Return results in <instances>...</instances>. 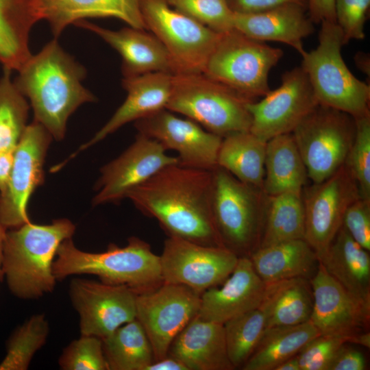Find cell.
<instances>
[{
	"mask_svg": "<svg viewBox=\"0 0 370 370\" xmlns=\"http://www.w3.org/2000/svg\"><path fill=\"white\" fill-rule=\"evenodd\" d=\"M212 171L173 164L131 190L126 198L156 219L169 236L223 246L212 214Z\"/></svg>",
	"mask_w": 370,
	"mask_h": 370,
	"instance_id": "cell-1",
	"label": "cell"
},
{
	"mask_svg": "<svg viewBox=\"0 0 370 370\" xmlns=\"http://www.w3.org/2000/svg\"><path fill=\"white\" fill-rule=\"evenodd\" d=\"M17 72L14 83L29 100L34 121L56 140L64 138L70 116L82 104L96 101L83 86L85 68L63 49L56 38L32 54Z\"/></svg>",
	"mask_w": 370,
	"mask_h": 370,
	"instance_id": "cell-2",
	"label": "cell"
},
{
	"mask_svg": "<svg viewBox=\"0 0 370 370\" xmlns=\"http://www.w3.org/2000/svg\"><path fill=\"white\" fill-rule=\"evenodd\" d=\"M75 232V224L64 218L47 225L29 221L7 231L2 271L12 294L29 300L52 293L58 282L53 273L57 249Z\"/></svg>",
	"mask_w": 370,
	"mask_h": 370,
	"instance_id": "cell-3",
	"label": "cell"
},
{
	"mask_svg": "<svg viewBox=\"0 0 370 370\" xmlns=\"http://www.w3.org/2000/svg\"><path fill=\"white\" fill-rule=\"evenodd\" d=\"M53 273L57 281L74 275H93L103 283L127 286L138 293L163 283L160 256L136 236L130 237L124 247L111 243L97 253L82 251L72 238L66 239L57 249Z\"/></svg>",
	"mask_w": 370,
	"mask_h": 370,
	"instance_id": "cell-4",
	"label": "cell"
},
{
	"mask_svg": "<svg viewBox=\"0 0 370 370\" xmlns=\"http://www.w3.org/2000/svg\"><path fill=\"white\" fill-rule=\"evenodd\" d=\"M252 100L204 74L173 75L166 109L183 114L207 131L222 138L249 131Z\"/></svg>",
	"mask_w": 370,
	"mask_h": 370,
	"instance_id": "cell-5",
	"label": "cell"
},
{
	"mask_svg": "<svg viewBox=\"0 0 370 370\" xmlns=\"http://www.w3.org/2000/svg\"><path fill=\"white\" fill-rule=\"evenodd\" d=\"M321 25L318 45L306 51L301 64L318 103L354 118L370 114V86L356 77L344 62L341 28L336 22Z\"/></svg>",
	"mask_w": 370,
	"mask_h": 370,
	"instance_id": "cell-6",
	"label": "cell"
},
{
	"mask_svg": "<svg viewBox=\"0 0 370 370\" xmlns=\"http://www.w3.org/2000/svg\"><path fill=\"white\" fill-rule=\"evenodd\" d=\"M212 176L211 209L220 241L238 257L249 256L260 246L267 195L219 166Z\"/></svg>",
	"mask_w": 370,
	"mask_h": 370,
	"instance_id": "cell-7",
	"label": "cell"
},
{
	"mask_svg": "<svg viewBox=\"0 0 370 370\" xmlns=\"http://www.w3.org/2000/svg\"><path fill=\"white\" fill-rule=\"evenodd\" d=\"M283 54L233 28L220 34L202 73L256 101L270 91V71Z\"/></svg>",
	"mask_w": 370,
	"mask_h": 370,
	"instance_id": "cell-8",
	"label": "cell"
},
{
	"mask_svg": "<svg viewBox=\"0 0 370 370\" xmlns=\"http://www.w3.org/2000/svg\"><path fill=\"white\" fill-rule=\"evenodd\" d=\"M355 133L352 116L320 104L294 129L291 134L313 184L326 180L345 163Z\"/></svg>",
	"mask_w": 370,
	"mask_h": 370,
	"instance_id": "cell-9",
	"label": "cell"
},
{
	"mask_svg": "<svg viewBox=\"0 0 370 370\" xmlns=\"http://www.w3.org/2000/svg\"><path fill=\"white\" fill-rule=\"evenodd\" d=\"M147 29L169 53L176 73H203L220 34L173 8L166 0H140Z\"/></svg>",
	"mask_w": 370,
	"mask_h": 370,
	"instance_id": "cell-10",
	"label": "cell"
},
{
	"mask_svg": "<svg viewBox=\"0 0 370 370\" xmlns=\"http://www.w3.org/2000/svg\"><path fill=\"white\" fill-rule=\"evenodd\" d=\"M238 258L223 246L169 236L160 256L163 282L184 285L201 295L222 284L234 271Z\"/></svg>",
	"mask_w": 370,
	"mask_h": 370,
	"instance_id": "cell-11",
	"label": "cell"
},
{
	"mask_svg": "<svg viewBox=\"0 0 370 370\" xmlns=\"http://www.w3.org/2000/svg\"><path fill=\"white\" fill-rule=\"evenodd\" d=\"M200 294L181 284L163 282L137 293L136 319L151 343L154 360L168 355L178 333L198 313Z\"/></svg>",
	"mask_w": 370,
	"mask_h": 370,
	"instance_id": "cell-12",
	"label": "cell"
},
{
	"mask_svg": "<svg viewBox=\"0 0 370 370\" xmlns=\"http://www.w3.org/2000/svg\"><path fill=\"white\" fill-rule=\"evenodd\" d=\"M302 190L304 239L319 260L343 224L351 204L360 197L358 186L344 163L333 175Z\"/></svg>",
	"mask_w": 370,
	"mask_h": 370,
	"instance_id": "cell-13",
	"label": "cell"
},
{
	"mask_svg": "<svg viewBox=\"0 0 370 370\" xmlns=\"http://www.w3.org/2000/svg\"><path fill=\"white\" fill-rule=\"evenodd\" d=\"M52 138L41 124L33 121L14 150L9 180L0 193V216L7 229L30 221L27 204L44 181L43 165Z\"/></svg>",
	"mask_w": 370,
	"mask_h": 370,
	"instance_id": "cell-14",
	"label": "cell"
},
{
	"mask_svg": "<svg viewBox=\"0 0 370 370\" xmlns=\"http://www.w3.org/2000/svg\"><path fill=\"white\" fill-rule=\"evenodd\" d=\"M281 79L278 88L248 105L251 115L249 132L266 141L292 133L319 104L301 66L286 71Z\"/></svg>",
	"mask_w": 370,
	"mask_h": 370,
	"instance_id": "cell-15",
	"label": "cell"
},
{
	"mask_svg": "<svg viewBox=\"0 0 370 370\" xmlns=\"http://www.w3.org/2000/svg\"><path fill=\"white\" fill-rule=\"evenodd\" d=\"M137 293L124 285L73 279L69 295L79 315L80 334L103 339L122 325L135 319Z\"/></svg>",
	"mask_w": 370,
	"mask_h": 370,
	"instance_id": "cell-16",
	"label": "cell"
},
{
	"mask_svg": "<svg viewBox=\"0 0 370 370\" xmlns=\"http://www.w3.org/2000/svg\"><path fill=\"white\" fill-rule=\"evenodd\" d=\"M138 133L178 153L182 166L212 171L217 164L222 137L164 108L135 121Z\"/></svg>",
	"mask_w": 370,
	"mask_h": 370,
	"instance_id": "cell-17",
	"label": "cell"
},
{
	"mask_svg": "<svg viewBox=\"0 0 370 370\" xmlns=\"http://www.w3.org/2000/svg\"><path fill=\"white\" fill-rule=\"evenodd\" d=\"M166 151L156 140L138 133L125 151L101 169L92 205L117 204L162 168L179 163L177 157Z\"/></svg>",
	"mask_w": 370,
	"mask_h": 370,
	"instance_id": "cell-18",
	"label": "cell"
},
{
	"mask_svg": "<svg viewBox=\"0 0 370 370\" xmlns=\"http://www.w3.org/2000/svg\"><path fill=\"white\" fill-rule=\"evenodd\" d=\"M310 280L313 294L310 321L320 334L341 337L348 343L364 331L369 324L370 306L349 294L320 262Z\"/></svg>",
	"mask_w": 370,
	"mask_h": 370,
	"instance_id": "cell-19",
	"label": "cell"
},
{
	"mask_svg": "<svg viewBox=\"0 0 370 370\" xmlns=\"http://www.w3.org/2000/svg\"><path fill=\"white\" fill-rule=\"evenodd\" d=\"M222 284V286L210 288L200 295L197 316L201 319L223 324L260 307L266 284L248 256L238 258L234 271Z\"/></svg>",
	"mask_w": 370,
	"mask_h": 370,
	"instance_id": "cell-20",
	"label": "cell"
},
{
	"mask_svg": "<svg viewBox=\"0 0 370 370\" xmlns=\"http://www.w3.org/2000/svg\"><path fill=\"white\" fill-rule=\"evenodd\" d=\"M173 74L164 72L145 73L123 77V87L127 92L124 102L108 121L86 143L55 169H61L79 152L98 143L120 127L166 108L172 88Z\"/></svg>",
	"mask_w": 370,
	"mask_h": 370,
	"instance_id": "cell-21",
	"label": "cell"
},
{
	"mask_svg": "<svg viewBox=\"0 0 370 370\" xmlns=\"http://www.w3.org/2000/svg\"><path fill=\"white\" fill-rule=\"evenodd\" d=\"M75 25L95 33L114 49L122 58V73L130 77L153 72L175 74L171 58L161 42L146 29L127 27L119 30L106 29L85 20Z\"/></svg>",
	"mask_w": 370,
	"mask_h": 370,
	"instance_id": "cell-22",
	"label": "cell"
},
{
	"mask_svg": "<svg viewBox=\"0 0 370 370\" xmlns=\"http://www.w3.org/2000/svg\"><path fill=\"white\" fill-rule=\"evenodd\" d=\"M307 8L284 3L254 13H235L234 28L253 39L286 44L300 56L306 52L303 40L314 32Z\"/></svg>",
	"mask_w": 370,
	"mask_h": 370,
	"instance_id": "cell-23",
	"label": "cell"
},
{
	"mask_svg": "<svg viewBox=\"0 0 370 370\" xmlns=\"http://www.w3.org/2000/svg\"><path fill=\"white\" fill-rule=\"evenodd\" d=\"M168 355L180 360L188 370H232L226 349L223 324L197 314L172 341Z\"/></svg>",
	"mask_w": 370,
	"mask_h": 370,
	"instance_id": "cell-24",
	"label": "cell"
},
{
	"mask_svg": "<svg viewBox=\"0 0 370 370\" xmlns=\"http://www.w3.org/2000/svg\"><path fill=\"white\" fill-rule=\"evenodd\" d=\"M39 5L40 20L49 23L56 38L71 24L93 17H114L147 30L140 0H40Z\"/></svg>",
	"mask_w": 370,
	"mask_h": 370,
	"instance_id": "cell-25",
	"label": "cell"
},
{
	"mask_svg": "<svg viewBox=\"0 0 370 370\" xmlns=\"http://www.w3.org/2000/svg\"><path fill=\"white\" fill-rule=\"evenodd\" d=\"M369 252L342 225L319 261L349 294L370 306Z\"/></svg>",
	"mask_w": 370,
	"mask_h": 370,
	"instance_id": "cell-26",
	"label": "cell"
},
{
	"mask_svg": "<svg viewBox=\"0 0 370 370\" xmlns=\"http://www.w3.org/2000/svg\"><path fill=\"white\" fill-rule=\"evenodd\" d=\"M40 0H0V64L18 71L32 55L30 32L40 21Z\"/></svg>",
	"mask_w": 370,
	"mask_h": 370,
	"instance_id": "cell-27",
	"label": "cell"
},
{
	"mask_svg": "<svg viewBox=\"0 0 370 370\" xmlns=\"http://www.w3.org/2000/svg\"><path fill=\"white\" fill-rule=\"evenodd\" d=\"M265 284L294 278L310 280L317 271V256L305 239L258 247L248 256Z\"/></svg>",
	"mask_w": 370,
	"mask_h": 370,
	"instance_id": "cell-28",
	"label": "cell"
},
{
	"mask_svg": "<svg viewBox=\"0 0 370 370\" xmlns=\"http://www.w3.org/2000/svg\"><path fill=\"white\" fill-rule=\"evenodd\" d=\"M312 307L310 280L294 278L266 284L258 308L264 317L267 329L306 322L310 319Z\"/></svg>",
	"mask_w": 370,
	"mask_h": 370,
	"instance_id": "cell-29",
	"label": "cell"
},
{
	"mask_svg": "<svg viewBox=\"0 0 370 370\" xmlns=\"http://www.w3.org/2000/svg\"><path fill=\"white\" fill-rule=\"evenodd\" d=\"M308 179L306 166L291 133L267 140L262 186L267 195L302 192Z\"/></svg>",
	"mask_w": 370,
	"mask_h": 370,
	"instance_id": "cell-30",
	"label": "cell"
},
{
	"mask_svg": "<svg viewBox=\"0 0 370 370\" xmlns=\"http://www.w3.org/2000/svg\"><path fill=\"white\" fill-rule=\"evenodd\" d=\"M267 142L249 131L223 137L217 164L241 182L262 190Z\"/></svg>",
	"mask_w": 370,
	"mask_h": 370,
	"instance_id": "cell-31",
	"label": "cell"
},
{
	"mask_svg": "<svg viewBox=\"0 0 370 370\" xmlns=\"http://www.w3.org/2000/svg\"><path fill=\"white\" fill-rule=\"evenodd\" d=\"M320 335L312 323L265 329L255 350L243 365V370H274L295 356L312 339Z\"/></svg>",
	"mask_w": 370,
	"mask_h": 370,
	"instance_id": "cell-32",
	"label": "cell"
},
{
	"mask_svg": "<svg viewBox=\"0 0 370 370\" xmlns=\"http://www.w3.org/2000/svg\"><path fill=\"white\" fill-rule=\"evenodd\" d=\"M305 212L302 192L268 196L265 221L259 247L295 239H304Z\"/></svg>",
	"mask_w": 370,
	"mask_h": 370,
	"instance_id": "cell-33",
	"label": "cell"
},
{
	"mask_svg": "<svg viewBox=\"0 0 370 370\" xmlns=\"http://www.w3.org/2000/svg\"><path fill=\"white\" fill-rule=\"evenodd\" d=\"M102 342L109 370H145L154 361L149 339L136 319L118 328Z\"/></svg>",
	"mask_w": 370,
	"mask_h": 370,
	"instance_id": "cell-34",
	"label": "cell"
},
{
	"mask_svg": "<svg viewBox=\"0 0 370 370\" xmlns=\"http://www.w3.org/2000/svg\"><path fill=\"white\" fill-rule=\"evenodd\" d=\"M12 72L3 68L0 77V151H14L27 126L29 105Z\"/></svg>",
	"mask_w": 370,
	"mask_h": 370,
	"instance_id": "cell-35",
	"label": "cell"
},
{
	"mask_svg": "<svg viewBox=\"0 0 370 370\" xmlns=\"http://www.w3.org/2000/svg\"><path fill=\"white\" fill-rule=\"evenodd\" d=\"M49 324L44 314H35L17 327L6 343L0 370H27L36 353L47 343Z\"/></svg>",
	"mask_w": 370,
	"mask_h": 370,
	"instance_id": "cell-36",
	"label": "cell"
},
{
	"mask_svg": "<svg viewBox=\"0 0 370 370\" xmlns=\"http://www.w3.org/2000/svg\"><path fill=\"white\" fill-rule=\"evenodd\" d=\"M227 353L235 368L242 367L251 356L266 329L259 308L238 315L223 323Z\"/></svg>",
	"mask_w": 370,
	"mask_h": 370,
	"instance_id": "cell-37",
	"label": "cell"
},
{
	"mask_svg": "<svg viewBox=\"0 0 370 370\" xmlns=\"http://www.w3.org/2000/svg\"><path fill=\"white\" fill-rule=\"evenodd\" d=\"M175 10L221 34L234 28V12L227 0H166Z\"/></svg>",
	"mask_w": 370,
	"mask_h": 370,
	"instance_id": "cell-38",
	"label": "cell"
},
{
	"mask_svg": "<svg viewBox=\"0 0 370 370\" xmlns=\"http://www.w3.org/2000/svg\"><path fill=\"white\" fill-rule=\"evenodd\" d=\"M354 120L355 137L345 164L356 181L360 197L370 199V114Z\"/></svg>",
	"mask_w": 370,
	"mask_h": 370,
	"instance_id": "cell-39",
	"label": "cell"
},
{
	"mask_svg": "<svg viewBox=\"0 0 370 370\" xmlns=\"http://www.w3.org/2000/svg\"><path fill=\"white\" fill-rule=\"evenodd\" d=\"M62 370H109L102 339L81 335L65 347L58 358Z\"/></svg>",
	"mask_w": 370,
	"mask_h": 370,
	"instance_id": "cell-40",
	"label": "cell"
},
{
	"mask_svg": "<svg viewBox=\"0 0 370 370\" xmlns=\"http://www.w3.org/2000/svg\"><path fill=\"white\" fill-rule=\"evenodd\" d=\"M370 0H335L336 23L341 29L344 45L362 40Z\"/></svg>",
	"mask_w": 370,
	"mask_h": 370,
	"instance_id": "cell-41",
	"label": "cell"
},
{
	"mask_svg": "<svg viewBox=\"0 0 370 370\" xmlns=\"http://www.w3.org/2000/svg\"><path fill=\"white\" fill-rule=\"evenodd\" d=\"M346 339L319 335L309 341L297 354L300 370H328L338 349Z\"/></svg>",
	"mask_w": 370,
	"mask_h": 370,
	"instance_id": "cell-42",
	"label": "cell"
},
{
	"mask_svg": "<svg viewBox=\"0 0 370 370\" xmlns=\"http://www.w3.org/2000/svg\"><path fill=\"white\" fill-rule=\"evenodd\" d=\"M343 227L362 247L370 251V199L360 197L347 208Z\"/></svg>",
	"mask_w": 370,
	"mask_h": 370,
	"instance_id": "cell-43",
	"label": "cell"
},
{
	"mask_svg": "<svg viewBox=\"0 0 370 370\" xmlns=\"http://www.w3.org/2000/svg\"><path fill=\"white\" fill-rule=\"evenodd\" d=\"M344 343L337 351L328 370H364L366 360L359 350Z\"/></svg>",
	"mask_w": 370,
	"mask_h": 370,
	"instance_id": "cell-44",
	"label": "cell"
},
{
	"mask_svg": "<svg viewBox=\"0 0 370 370\" xmlns=\"http://www.w3.org/2000/svg\"><path fill=\"white\" fill-rule=\"evenodd\" d=\"M235 13H254L284 3H297L307 8V0H227Z\"/></svg>",
	"mask_w": 370,
	"mask_h": 370,
	"instance_id": "cell-45",
	"label": "cell"
},
{
	"mask_svg": "<svg viewBox=\"0 0 370 370\" xmlns=\"http://www.w3.org/2000/svg\"><path fill=\"white\" fill-rule=\"evenodd\" d=\"M307 12L314 23L336 22L335 0H307Z\"/></svg>",
	"mask_w": 370,
	"mask_h": 370,
	"instance_id": "cell-46",
	"label": "cell"
},
{
	"mask_svg": "<svg viewBox=\"0 0 370 370\" xmlns=\"http://www.w3.org/2000/svg\"><path fill=\"white\" fill-rule=\"evenodd\" d=\"M14 151H0V193L3 192L9 180Z\"/></svg>",
	"mask_w": 370,
	"mask_h": 370,
	"instance_id": "cell-47",
	"label": "cell"
},
{
	"mask_svg": "<svg viewBox=\"0 0 370 370\" xmlns=\"http://www.w3.org/2000/svg\"><path fill=\"white\" fill-rule=\"evenodd\" d=\"M145 370H188L187 367L178 359L170 355L154 360Z\"/></svg>",
	"mask_w": 370,
	"mask_h": 370,
	"instance_id": "cell-48",
	"label": "cell"
},
{
	"mask_svg": "<svg viewBox=\"0 0 370 370\" xmlns=\"http://www.w3.org/2000/svg\"><path fill=\"white\" fill-rule=\"evenodd\" d=\"M357 66L366 75H369V56L367 53H358L355 56Z\"/></svg>",
	"mask_w": 370,
	"mask_h": 370,
	"instance_id": "cell-49",
	"label": "cell"
},
{
	"mask_svg": "<svg viewBox=\"0 0 370 370\" xmlns=\"http://www.w3.org/2000/svg\"><path fill=\"white\" fill-rule=\"evenodd\" d=\"M348 343H353L355 344L360 345L366 348L370 347V334L367 332H361L354 336H353L348 341Z\"/></svg>",
	"mask_w": 370,
	"mask_h": 370,
	"instance_id": "cell-50",
	"label": "cell"
},
{
	"mask_svg": "<svg viewBox=\"0 0 370 370\" xmlns=\"http://www.w3.org/2000/svg\"><path fill=\"white\" fill-rule=\"evenodd\" d=\"M7 227L3 225L0 216V283L3 278L2 264L3 256V248L7 232Z\"/></svg>",
	"mask_w": 370,
	"mask_h": 370,
	"instance_id": "cell-51",
	"label": "cell"
},
{
	"mask_svg": "<svg viewBox=\"0 0 370 370\" xmlns=\"http://www.w3.org/2000/svg\"><path fill=\"white\" fill-rule=\"evenodd\" d=\"M274 370H300L297 355L284 361L278 365Z\"/></svg>",
	"mask_w": 370,
	"mask_h": 370,
	"instance_id": "cell-52",
	"label": "cell"
}]
</instances>
